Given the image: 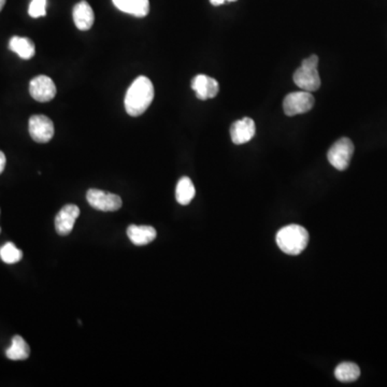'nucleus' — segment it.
I'll list each match as a JSON object with an SVG mask.
<instances>
[{"label": "nucleus", "instance_id": "obj_1", "mask_svg": "<svg viewBox=\"0 0 387 387\" xmlns=\"http://www.w3.org/2000/svg\"><path fill=\"white\" fill-rule=\"evenodd\" d=\"M154 95L155 91L151 80L144 76L137 78L126 91L124 100L126 112L133 118L140 116L153 102Z\"/></svg>", "mask_w": 387, "mask_h": 387}, {"label": "nucleus", "instance_id": "obj_2", "mask_svg": "<svg viewBox=\"0 0 387 387\" xmlns=\"http://www.w3.org/2000/svg\"><path fill=\"white\" fill-rule=\"evenodd\" d=\"M276 243L285 254L298 255L308 245L309 234L302 226L289 225L279 230Z\"/></svg>", "mask_w": 387, "mask_h": 387}, {"label": "nucleus", "instance_id": "obj_3", "mask_svg": "<svg viewBox=\"0 0 387 387\" xmlns=\"http://www.w3.org/2000/svg\"><path fill=\"white\" fill-rule=\"evenodd\" d=\"M354 154V144L349 138H341L328 151L327 158L333 167L343 171L348 169Z\"/></svg>", "mask_w": 387, "mask_h": 387}, {"label": "nucleus", "instance_id": "obj_4", "mask_svg": "<svg viewBox=\"0 0 387 387\" xmlns=\"http://www.w3.org/2000/svg\"><path fill=\"white\" fill-rule=\"evenodd\" d=\"M314 97L310 91H294L284 98L283 110L287 116L306 113L313 108Z\"/></svg>", "mask_w": 387, "mask_h": 387}, {"label": "nucleus", "instance_id": "obj_5", "mask_svg": "<svg viewBox=\"0 0 387 387\" xmlns=\"http://www.w3.org/2000/svg\"><path fill=\"white\" fill-rule=\"evenodd\" d=\"M87 203L99 211L104 212H114L121 209L122 199L120 196L111 192H104V190L91 188L87 192Z\"/></svg>", "mask_w": 387, "mask_h": 387}, {"label": "nucleus", "instance_id": "obj_6", "mask_svg": "<svg viewBox=\"0 0 387 387\" xmlns=\"http://www.w3.org/2000/svg\"><path fill=\"white\" fill-rule=\"evenodd\" d=\"M28 129L32 140L38 143H47L54 136V124L52 120L43 114L32 115L28 123Z\"/></svg>", "mask_w": 387, "mask_h": 387}, {"label": "nucleus", "instance_id": "obj_7", "mask_svg": "<svg viewBox=\"0 0 387 387\" xmlns=\"http://www.w3.org/2000/svg\"><path fill=\"white\" fill-rule=\"evenodd\" d=\"M30 96L37 102H51L56 95V87L51 78L38 76L30 81Z\"/></svg>", "mask_w": 387, "mask_h": 387}, {"label": "nucleus", "instance_id": "obj_8", "mask_svg": "<svg viewBox=\"0 0 387 387\" xmlns=\"http://www.w3.org/2000/svg\"><path fill=\"white\" fill-rule=\"evenodd\" d=\"M80 215V209L76 205H66L60 209L55 217V228L57 234L67 236L74 230V223Z\"/></svg>", "mask_w": 387, "mask_h": 387}, {"label": "nucleus", "instance_id": "obj_9", "mask_svg": "<svg viewBox=\"0 0 387 387\" xmlns=\"http://www.w3.org/2000/svg\"><path fill=\"white\" fill-rule=\"evenodd\" d=\"M192 89L200 100L214 98L220 91V84L213 78L206 74H198L192 80Z\"/></svg>", "mask_w": 387, "mask_h": 387}, {"label": "nucleus", "instance_id": "obj_10", "mask_svg": "<svg viewBox=\"0 0 387 387\" xmlns=\"http://www.w3.org/2000/svg\"><path fill=\"white\" fill-rule=\"evenodd\" d=\"M256 133L255 123L251 118H243L232 123L230 127V137L234 144H245L252 140Z\"/></svg>", "mask_w": 387, "mask_h": 387}, {"label": "nucleus", "instance_id": "obj_11", "mask_svg": "<svg viewBox=\"0 0 387 387\" xmlns=\"http://www.w3.org/2000/svg\"><path fill=\"white\" fill-rule=\"evenodd\" d=\"M294 82L302 91H316L321 87V78L318 69L301 67L294 74Z\"/></svg>", "mask_w": 387, "mask_h": 387}, {"label": "nucleus", "instance_id": "obj_12", "mask_svg": "<svg viewBox=\"0 0 387 387\" xmlns=\"http://www.w3.org/2000/svg\"><path fill=\"white\" fill-rule=\"evenodd\" d=\"M72 16H74V25L77 26L78 30H82V32L91 30V26L94 25V11L85 0H82L74 5Z\"/></svg>", "mask_w": 387, "mask_h": 387}, {"label": "nucleus", "instance_id": "obj_13", "mask_svg": "<svg viewBox=\"0 0 387 387\" xmlns=\"http://www.w3.org/2000/svg\"><path fill=\"white\" fill-rule=\"evenodd\" d=\"M120 11L133 15L136 18H146L150 12L148 0H112Z\"/></svg>", "mask_w": 387, "mask_h": 387}, {"label": "nucleus", "instance_id": "obj_14", "mask_svg": "<svg viewBox=\"0 0 387 387\" xmlns=\"http://www.w3.org/2000/svg\"><path fill=\"white\" fill-rule=\"evenodd\" d=\"M127 236L133 245H146L154 241L157 236L155 228L152 226H138V225H131L127 228Z\"/></svg>", "mask_w": 387, "mask_h": 387}, {"label": "nucleus", "instance_id": "obj_15", "mask_svg": "<svg viewBox=\"0 0 387 387\" xmlns=\"http://www.w3.org/2000/svg\"><path fill=\"white\" fill-rule=\"evenodd\" d=\"M9 49L16 53L22 60H30L35 56V43L30 38L14 36L9 41Z\"/></svg>", "mask_w": 387, "mask_h": 387}, {"label": "nucleus", "instance_id": "obj_16", "mask_svg": "<svg viewBox=\"0 0 387 387\" xmlns=\"http://www.w3.org/2000/svg\"><path fill=\"white\" fill-rule=\"evenodd\" d=\"M30 346L21 335H14L11 346L5 351V356L11 360H27L30 357Z\"/></svg>", "mask_w": 387, "mask_h": 387}, {"label": "nucleus", "instance_id": "obj_17", "mask_svg": "<svg viewBox=\"0 0 387 387\" xmlns=\"http://www.w3.org/2000/svg\"><path fill=\"white\" fill-rule=\"evenodd\" d=\"M195 186L188 177H183L179 180L175 188V198L180 205L186 206L190 203L192 198L195 197Z\"/></svg>", "mask_w": 387, "mask_h": 387}, {"label": "nucleus", "instance_id": "obj_18", "mask_svg": "<svg viewBox=\"0 0 387 387\" xmlns=\"http://www.w3.org/2000/svg\"><path fill=\"white\" fill-rule=\"evenodd\" d=\"M335 375L340 382H354L360 377V369L356 364L342 363L335 368Z\"/></svg>", "mask_w": 387, "mask_h": 387}, {"label": "nucleus", "instance_id": "obj_19", "mask_svg": "<svg viewBox=\"0 0 387 387\" xmlns=\"http://www.w3.org/2000/svg\"><path fill=\"white\" fill-rule=\"evenodd\" d=\"M23 257V252L13 245L12 242H8L0 249V258L5 264H15L20 262Z\"/></svg>", "mask_w": 387, "mask_h": 387}, {"label": "nucleus", "instance_id": "obj_20", "mask_svg": "<svg viewBox=\"0 0 387 387\" xmlns=\"http://www.w3.org/2000/svg\"><path fill=\"white\" fill-rule=\"evenodd\" d=\"M28 14L34 19L42 18L47 14V0H32Z\"/></svg>", "mask_w": 387, "mask_h": 387}, {"label": "nucleus", "instance_id": "obj_21", "mask_svg": "<svg viewBox=\"0 0 387 387\" xmlns=\"http://www.w3.org/2000/svg\"><path fill=\"white\" fill-rule=\"evenodd\" d=\"M318 57L316 55H311L310 57L302 60L301 67L305 68H312V69H318Z\"/></svg>", "mask_w": 387, "mask_h": 387}, {"label": "nucleus", "instance_id": "obj_22", "mask_svg": "<svg viewBox=\"0 0 387 387\" xmlns=\"http://www.w3.org/2000/svg\"><path fill=\"white\" fill-rule=\"evenodd\" d=\"M5 164H7V159H5V155L3 152L0 151V175L5 170Z\"/></svg>", "mask_w": 387, "mask_h": 387}, {"label": "nucleus", "instance_id": "obj_23", "mask_svg": "<svg viewBox=\"0 0 387 387\" xmlns=\"http://www.w3.org/2000/svg\"><path fill=\"white\" fill-rule=\"evenodd\" d=\"M234 1H237V0H210L211 5H215V7L223 5L225 3H234Z\"/></svg>", "mask_w": 387, "mask_h": 387}, {"label": "nucleus", "instance_id": "obj_24", "mask_svg": "<svg viewBox=\"0 0 387 387\" xmlns=\"http://www.w3.org/2000/svg\"><path fill=\"white\" fill-rule=\"evenodd\" d=\"M7 0H0V11L3 10V8L5 7Z\"/></svg>", "mask_w": 387, "mask_h": 387}, {"label": "nucleus", "instance_id": "obj_25", "mask_svg": "<svg viewBox=\"0 0 387 387\" xmlns=\"http://www.w3.org/2000/svg\"><path fill=\"white\" fill-rule=\"evenodd\" d=\"M0 232H1V230H0Z\"/></svg>", "mask_w": 387, "mask_h": 387}]
</instances>
